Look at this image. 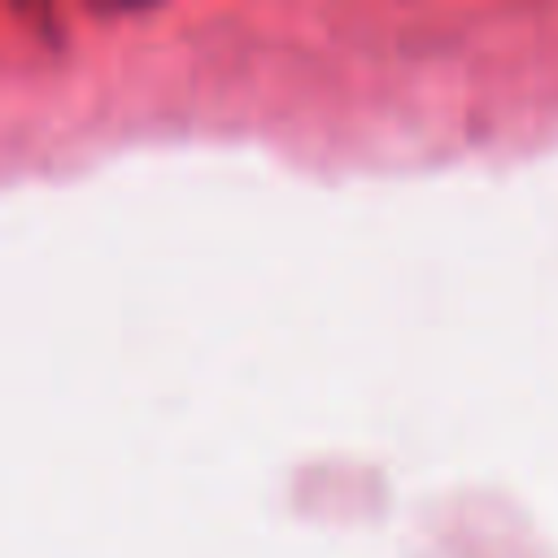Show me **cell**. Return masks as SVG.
<instances>
[]
</instances>
